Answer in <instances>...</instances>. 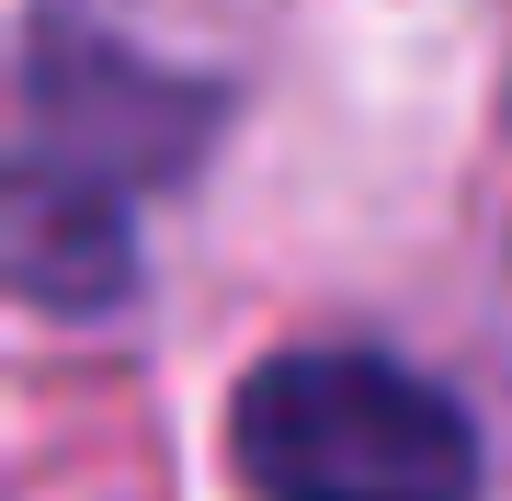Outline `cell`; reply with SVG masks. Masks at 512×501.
<instances>
[{
  "mask_svg": "<svg viewBox=\"0 0 512 501\" xmlns=\"http://www.w3.org/2000/svg\"><path fill=\"white\" fill-rule=\"evenodd\" d=\"M228 456L262 501H467L478 490L467 410L387 353H274L228 410Z\"/></svg>",
  "mask_w": 512,
  "mask_h": 501,
  "instance_id": "cell-1",
  "label": "cell"
},
{
  "mask_svg": "<svg viewBox=\"0 0 512 501\" xmlns=\"http://www.w3.org/2000/svg\"><path fill=\"white\" fill-rule=\"evenodd\" d=\"M23 92H35V160H23V171H57V183L114 194V205H126V183L183 171L194 137H205V92L137 69V57L103 46V35H69V23L35 35Z\"/></svg>",
  "mask_w": 512,
  "mask_h": 501,
  "instance_id": "cell-2",
  "label": "cell"
},
{
  "mask_svg": "<svg viewBox=\"0 0 512 501\" xmlns=\"http://www.w3.org/2000/svg\"><path fill=\"white\" fill-rule=\"evenodd\" d=\"M12 262H23V285H35L46 308H114L126 297V205L57 183V171H23Z\"/></svg>",
  "mask_w": 512,
  "mask_h": 501,
  "instance_id": "cell-3",
  "label": "cell"
}]
</instances>
